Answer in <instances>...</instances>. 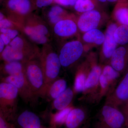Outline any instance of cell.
<instances>
[{
  "instance_id": "2e32d148",
  "label": "cell",
  "mask_w": 128,
  "mask_h": 128,
  "mask_svg": "<svg viewBox=\"0 0 128 128\" xmlns=\"http://www.w3.org/2000/svg\"><path fill=\"white\" fill-rule=\"evenodd\" d=\"M86 112L80 108H73L64 124L65 128H79L86 118Z\"/></svg>"
},
{
  "instance_id": "52a82bcc",
  "label": "cell",
  "mask_w": 128,
  "mask_h": 128,
  "mask_svg": "<svg viewBox=\"0 0 128 128\" xmlns=\"http://www.w3.org/2000/svg\"><path fill=\"white\" fill-rule=\"evenodd\" d=\"M2 82L14 85L18 89L19 96L25 102H32L36 100L34 96L28 82L24 72L13 75L6 76L2 79Z\"/></svg>"
},
{
  "instance_id": "4316f807",
  "label": "cell",
  "mask_w": 128,
  "mask_h": 128,
  "mask_svg": "<svg viewBox=\"0 0 128 128\" xmlns=\"http://www.w3.org/2000/svg\"><path fill=\"white\" fill-rule=\"evenodd\" d=\"M73 108L72 107L70 106L63 110L58 111L55 114H53L52 118L53 124L52 127L54 128L56 126L64 124L69 114Z\"/></svg>"
},
{
  "instance_id": "7bdbcfd3",
  "label": "cell",
  "mask_w": 128,
  "mask_h": 128,
  "mask_svg": "<svg viewBox=\"0 0 128 128\" xmlns=\"http://www.w3.org/2000/svg\"></svg>"
},
{
  "instance_id": "44dd1931",
  "label": "cell",
  "mask_w": 128,
  "mask_h": 128,
  "mask_svg": "<svg viewBox=\"0 0 128 128\" xmlns=\"http://www.w3.org/2000/svg\"><path fill=\"white\" fill-rule=\"evenodd\" d=\"M74 97V92L69 88L54 100L53 106L58 111L63 110L69 106Z\"/></svg>"
},
{
  "instance_id": "8992f818",
  "label": "cell",
  "mask_w": 128,
  "mask_h": 128,
  "mask_svg": "<svg viewBox=\"0 0 128 128\" xmlns=\"http://www.w3.org/2000/svg\"><path fill=\"white\" fill-rule=\"evenodd\" d=\"M84 50L83 44L79 40L70 41L64 44L58 54L62 66L66 68L72 65L81 57Z\"/></svg>"
},
{
  "instance_id": "9a60e30c",
  "label": "cell",
  "mask_w": 128,
  "mask_h": 128,
  "mask_svg": "<svg viewBox=\"0 0 128 128\" xmlns=\"http://www.w3.org/2000/svg\"><path fill=\"white\" fill-rule=\"evenodd\" d=\"M22 26L29 27L41 34L50 38V32L47 24L40 17L35 14L31 13L28 16Z\"/></svg>"
},
{
  "instance_id": "7c38bea8",
  "label": "cell",
  "mask_w": 128,
  "mask_h": 128,
  "mask_svg": "<svg viewBox=\"0 0 128 128\" xmlns=\"http://www.w3.org/2000/svg\"><path fill=\"white\" fill-rule=\"evenodd\" d=\"M74 17L60 21L54 27V34L60 38H68L75 34L78 30L76 22L73 20Z\"/></svg>"
},
{
  "instance_id": "83f0119b",
  "label": "cell",
  "mask_w": 128,
  "mask_h": 128,
  "mask_svg": "<svg viewBox=\"0 0 128 128\" xmlns=\"http://www.w3.org/2000/svg\"><path fill=\"white\" fill-rule=\"evenodd\" d=\"M114 39L118 44L124 45L128 43V26L120 25L114 32Z\"/></svg>"
},
{
  "instance_id": "1f68e13d",
  "label": "cell",
  "mask_w": 128,
  "mask_h": 128,
  "mask_svg": "<svg viewBox=\"0 0 128 128\" xmlns=\"http://www.w3.org/2000/svg\"><path fill=\"white\" fill-rule=\"evenodd\" d=\"M35 8H42L47 7L54 3V0H34L33 2Z\"/></svg>"
},
{
  "instance_id": "d6986e66",
  "label": "cell",
  "mask_w": 128,
  "mask_h": 128,
  "mask_svg": "<svg viewBox=\"0 0 128 128\" xmlns=\"http://www.w3.org/2000/svg\"><path fill=\"white\" fill-rule=\"evenodd\" d=\"M67 82L65 80L57 78L48 86L44 96L54 100L67 89Z\"/></svg>"
},
{
  "instance_id": "8fae6325",
  "label": "cell",
  "mask_w": 128,
  "mask_h": 128,
  "mask_svg": "<svg viewBox=\"0 0 128 128\" xmlns=\"http://www.w3.org/2000/svg\"><path fill=\"white\" fill-rule=\"evenodd\" d=\"M38 56L15 49L9 45L6 46L0 54L1 58L4 62L19 61L24 63Z\"/></svg>"
},
{
  "instance_id": "ba28073f",
  "label": "cell",
  "mask_w": 128,
  "mask_h": 128,
  "mask_svg": "<svg viewBox=\"0 0 128 128\" xmlns=\"http://www.w3.org/2000/svg\"><path fill=\"white\" fill-rule=\"evenodd\" d=\"M116 86L108 96L106 103L118 107L128 100V66Z\"/></svg>"
},
{
  "instance_id": "6da1fadb",
  "label": "cell",
  "mask_w": 128,
  "mask_h": 128,
  "mask_svg": "<svg viewBox=\"0 0 128 128\" xmlns=\"http://www.w3.org/2000/svg\"><path fill=\"white\" fill-rule=\"evenodd\" d=\"M38 58L45 78V94L48 86L58 78L62 66L58 54L49 44L44 45Z\"/></svg>"
},
{
  "instance_id": "ffe728a7",
  "label": "cell",
  "mask_w": 128,
  "mask_h": 128,
  "mask_svg": "<svg viewBox=\"0 0 128 128\" xmlns=\"http://www.w3.org/2000/svg\"><path fill=\"white\" fill-rule=\"evenodd\" d=\"M125 0H119L113 12V18L120 25L128 26V5Z\"/></svg>"
},
{
  "instance_id": "d590c367",
  "label": "cell",
  "mask_w": 128,
  "mask_h": 128,
  "mask_svg": "<svg viewBox=\"0 0 128 128\" xmlns=\"http://www.w3.org/2000/svg\"><path fill=\"white\" fill-rule=\"evenodd\" d=\"M0 38L2 39L6 46L9 45L12 41L11 39L4 34L0 33Z\"/></svg>"
},
{
  "instance_id": "74e56055",
  "label": "cell",
  "mask_w": 128,
  "mask_h": 128,
  "mask_svg": "<svg viewBox=\"0 0 128 128\" xmlns=\"http://www.w3.org/2000/svg\"><path fill=\"white\" fill-rule=\"evenodd\" d=\"M98 2H118L119 0H96Z\"/></svg>"
},
{
  "instance_id": "f546056e",
  "label": "cell",
  "mask_w": 128,
  "mask_h": 128,
  "mask_svg": "<svg viewBox=\"0 0 128 128\" xmlns=\"http://www.w3.org/2000/svg\"><path fill=\"white\" fill-rule=\"evenodd\" d=\"M1 28H13L20 30L18 25L6 16L4 19L0 21V29Z\"/></svg>"
},
{
  "instance_id": "836d02e7",
  "label": "cell",
  "mask_w": 128,
  "mask_h": 128,
  "mask_svg": "<svg viewBox=\"0 0 128 128\" xmlns=\"http://www.w3.org/2000/svg\"><path fill=\"white\" fill-rule=\"evenodd\" d=\"M118 108L121 110L125 117L127 128H128V100L120 105Z\"/></svg>"
},
{
  "instance_id": "d4e9b609",
  "label": "cell",
  "mask_w": 128,
  "mask_h": 128,
  "mask_svg": "<svg viewBox=\"0 0 128 128\" xmlns=\"http://www.w3.org/2000/svg\"><path fill=\"white\" fill-rule=\"evenodd\" d=\"M24 63L19 61L4 62L1 69L6 76L16 74L24 72Z\"/></svg>"
},
{
  "instance_id": "cb8c5ba5",
  "label": "cell",
  "mask_w": 128,
  "mask_h": 128,
  "mask_svg": "<svg viewBox=\"0 0 128 128\" xmlns=\"http://www.w3.org/2000/svg\"><path fill=\"white\" fill-rule=\"evenodd\" d=\"M105 38V34L97 28L86 32L82 36V40L85 42L97 45L103 44Z\"/></svg>"
},
{
  "instance_id": "b9f144b4",
  "label": "cell",
  "mask_w": 128,
  "mask_h": 128,
  "mask_svg": "<svg viewBox=\"0 0 128 128\" xmlns=\"http://www.w3.org/2000/svg\"><path fill=\"white\" fill-rule=\"evenodd\" d=\"M32 0V2H33L34 0Z\"/></svg>"
},
{
  "instance_id": "60d3db41",
  "label": "cell",
  "mask_w": 128,
  "mask_h": 128,
  "mask_svg": "<svg viewBox=\"0 0 128 128\" xmlns=\"http://www.w3.org/2000/svg\"><path fill=\"white\" fill-rule=\"evenodd\" d=\"M98 128H102V127H100V126H98Z\"/></svg>"
},
{
  "instance_id": "3957f363",
  "label": "cell",
  "mask_w": 128,
  "mask_h": 128,
  "mask_svg": "<svg viewBox=\"0 0 128 128\" xmlns=\"http://www.w3.org/2000/svg\"><path fill=\"white\" fill-rule=\"evenodd\" d=\"M2 3L6 17L20 30L25 18L35 9L32 0H4Z\"/></svg>"
},
{
  "instance_id": "ac0fdd59",
  "label": "cell",
  "mask_w": 128,
  "mask_h": 128,
  "mask_svg": "<svg viewBox=\"0 0 128 128\" xmlns=\"http://www.w3.org/2000/svg\"><path fill=\"white\" fill-rule=\"evenodd\" d=\"M60 6L54 5L50 8L47 13V19L50 25L54 27L58 22L62 20L74 17Z\"/></svg>"
},
{
  "instance_id": "4dcf8cb0",
  "label": "cell",
  "mask_w": 128,
  "mask_h": 128,
  "mask_svg": "<svg viewBox=\"0 0 128 128\" xmlns=\"http://www.w3.org/2000/svg\"><path fill=\"white\" fill-rule=\"evenodd\" d=\"M0 33L6 34L12 40L19 35V31L16 29L13 28H1Z\"/></svg>"
},
{
  "instance_id": "8d00e7d4",
  "label": "cell",
  "mask_w": 128,
  "mask_h": 128,
  "mask_svg": "<svg viewBox=\"0 0 128 128\" xmlns=\"http://www.w3.org/2000/svg\"><path fill=\"white\" fill-rule=\"evenodd\" d=\"M5 44L1 38H0V53L1 54L4 50L5 47Z\"/></svg>"
},
{
  "instance_id": "e0dca14e",
  "label": "cell",
  "mask_w": 128,
  "mask_h": 128,
  "mask_svg": "<svg viewBox=\"0 0 128 128\" xmlns=\"http://www.w3.org/2000/svg\"><path fill=\"white\" fill-rule=\"evenodd\" d=\"M102 70L100 66L96 63L92 64L90 71L88 72L83 92H90L97 86L99 83V79Z\"/></svg>"
},
{
  "instance_id": "484cf974",
  "label": "cell",
  "mask_w": 128,
  "mask_h": 128,
  "mask_svg": "<svg viewBox=\"0 0 128 128\" xmlns=\"http://www.w3.org/2000/svg\"><path fill=\"white\" fill-rule=\"evenodd\" d=\"M98 2L96 0H77L74 9L77 12L82 14L96 9Z\"/></svg>"
},
{
  "instance_id": "5b68a950",
  "label": "cell",
  "mask_w": 128,
  "mask_h": 128,
  "mask_svg": "<svg viewBox=\"0 0 128 128\" xmlns=\"http://www.w3.org/2000/svg\"><path fill=\"white\" fill-rule=\"evenodd\" d=\"M100 124L103 128H127L126 119L121 110L117 107L106 103L101 110Z\"/></svg>"
},
{
  "instance_id": "9c48e42d",
  "label": "cell",
  "mask_w": 128,
  "mask_h": 128,
  "mask_svg": "<svg viewBox=\"0 0 128 128\" xmlns=\"http://www.w3.org/2000/svg\"><path fill=\"white\" fill-rule=\"evenodd\" d=\"M102 13L96 9L82 13L76 21L78 29L83 32L98 27L102 21Z\"/></svg>"
},
{
  "instance_id": "f35d334b",
  "label": "cell",
  "mask_w": 128,
  "mask_h": 128,
  "mask_svg": "<svg viewBox=\"0 0 128 128\" xmlns=\"http://www.w3.org/2000/svg\"><path fill=\"white\" fill-rule=\"evenodd\" d=\"M4 1V0H0V3H2Z\"/></svg>"
},
{
  "instance_id": "f1b7e54d",
  "label": "cell",
  "mask_w": 128,
  "mask_h": 128,
  "mask_svg": "<svg viewBox=\"0 0 128 128\" xmlns=\"http://www.w3.org/2000/svg\"><path fill=\"white\" fill-rule=\"evenodd\" d=\"M120 74V73L114 70L111 65H108L102 69L101 75L111 84L119 78Z\"/></svg>"
},
{
  "instance_id": "7a4b0ae2",
  "label": "cell",
  "mask_w": 128,
  "mask_h": 128,
  "mask_svg": "<svg viewBox=\"0 0 128 128\" xmlns=\"http://www.w3.org/2000/svg\"><path fill=\"white\" fill-rule=\"evenodd\" d=\"M24 73L36 98L44 97L45 91V78L38 57L24 63Z\"/></svg>"
},
{
  "instance_id": "5bb4252c",
  "label": "cell",
  "mask_w": 128,
  "mask_h": 128,
  "mask_svg": "<svg viewBox=\"0 0 128 128\" xmlns=\"http://www.w3.org/2000/svg\"><path fill=\"white\" fill-rule=\"evenodd\" d=\"M17 122L21 128H41V120L36 114L26 110L18 115Z\"/></svg>"
},
{
  "instance_id": "ab89813d",
  "label": "cell",
  "mask_w": 128,
  "mask_h": 128,
  "mask_svg": "<svg viewBox=\"0 0 128 128\" xmlns=\"http://www.w3.org/2000/svg\"><path fill=\"white\" fill-rule=\"evenodd\" d=\"M41 128H53V127H51V128H44V127H42Z\"/></svg>"
},
{
  "instance_id": "d6a6232c",
  "label": "cell",
  "mask_w": 128,
  "mask_h": 128,
  "mask_svg": "<svg viewBox=\"0 0 128 128\" xmlns=\"http://www.w3.org/2000/svg\"><path fill=\"white\" fill-rule=\"evenodd\" d=\"M77 0H54V3L65 7L74 6Z\"/></svg>"
},
{
  "instance_id": "e575fe53",
  "label": "cell",
  "mask_w": 128,
  "mask_h": 128,
  "mask_svg": "<svg viewBox=\"0 0 128 128\" xmlns=\"http://www.w3.org/2000/svg\"><path fill=\"white\" fill-rule=\"evenodd\" d=\"M7 121V119L0 113V128H11V126Z\"/></svg>"
},
{
  "instance_id": "7402d4cb",
  "label": "cell",
  "mask_w": 128,
  "mask_h": 128,
  "mask_svg": "<svg viewBox=\"0 0 128 128\" xmlns=\"http://www.w3.org/2000/svg\"><path fill=\"white\" fill-rule=\"evenodd\" d=\"M87 68V63L84 64L78 69L76 74L74 90L76 92H84V90L85 84L89 69Z\"/></svg>"
},
{
  "instance_id": "277c9868",
  "label": "cell",
  "mask_w": 128,
  "mask_h": 128,
  "mask_svg": "<svg viewBox=\"0 0 128 128\" xmlns=\"http://www.w3.org/2000/svg\"><path fill=\"white\" fill-rule=\"evenodd\" d=\"M19 92L18 89L10 83L0 84V113L8 119L16 112Z\"/></svg>"
},
{
  "instance_id": "603a6c76",
  "label": "cell",
  "mask_w": 128,
  "mask_h": 128,
  "mask_svg": "<svg viewBox=\"0 0 128 128\" xmlns=\"http://www.w3.org/2000/svg\"><path fill=\"white\" fill-rule=\"evenodd\" d=\"M21 30L31 41L37 44L44 45L48 44L50 41L48 37L41 34L29 27L22 26Z\"/></svg>"
},
{
  "instance_id": "30bf717a",
  "label": "cell",
  "mask_w": 128,
  "mask_h": 128,
  "mask_svg": "<svg viewBox=\"0 0 128 128\" xmlns=\"http://www.w3.org/2000/svg\"><path fill=\"white\" fill-rule=\"evenodd\" d=\"M118 27L116 24H110L105 32V40L102 44V54L106 59H110L114 52L117 48L118 44L114 39V34Z\"/></svg>"
},
{
  "instance_id": "4fadbf2b",
  "label": "cell",
  "mask_w": 128,
  "mask_h": 128,
  "mask_svg": "<svg viewBox=\"0 0 128 128\" xmlns=\"http://www.w3.org/2000/svg\"><path fill=\"white\" fill-rule=\"evenodd\" d=\"M110 65L120 73L126 70L128 66V53L125 47L117 48L110 59Z\"/></svg>"
}]
</instances>
